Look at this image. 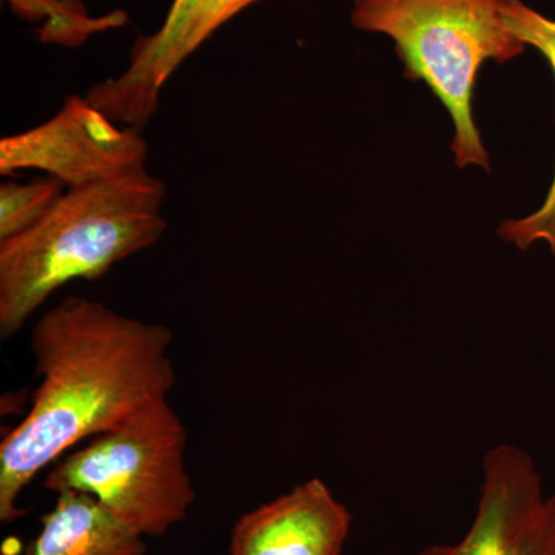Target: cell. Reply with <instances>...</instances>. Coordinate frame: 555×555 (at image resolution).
I'll return each mask as SVG.
<instances>
[{"label":"cell","instance_id":"obj_7","mask_svg":"<svg viewBox=\"0 0 555 555\" xmlns=\"http://www.w3.org/2000/svg\"><path fill=\"white\" fill-rule=\"evenodd\" d=\"M255 2L258 0H173L159 30L137 40L126 72L91 87L86 100L115 122L144 129L173 73L218 28Z\"/></svg>","mask_w":555,"mask_h":555},{"label":"cell","instance_id":"obj_2","mask_svg":"<svg viewBox=\"0 0 555 555\" xmlns=\"http://www.w3.org/2000/svg\"><path fill=\"white\" fill-rule=\"evenodd\" d=\"M166 185L147 170L69 189L38 224L0 243V335L11 338L65 284L98 280L167 230Z\"/></svg>","mask_w":555,"mask_h":555},{"label":"cell","instance_id":"obj_10","mask_svg":"<svg viewBox=\"0 0 555 555\" xmlns=\"http://www.w3.org/2000/svg\"><path fill=\"white\" fill-rule=\"evenodd\" d=\"M503 17L507 30L525 46L539 50L550 62L555 75V21L529 9L520 0H506ZM499 235L520 250H526L537 241H545L555 257V173L542 207L529 217L503 222Z\"/></svg>","mask_w":555,"mask_h":555},{"label":"cell","instance_id":"obj_3","mask_svg":"<svg viewBox=\"0 0 555 555\" xmlns=\"http://www.w3.org/2000/svg\"><path fill=\"white\" fill-rule=\"evenodd\" d=\"M506 0H356L352 24L396 42L408 78L423 80L452 122L459 167L491 170L473 118V91L486 61L506 64L525 43L507 30Z\"/></svg>","mask_w":555,"mask_h":555},{"label":"cell","instance_id":"obj_6","mask_svg":"<svg viewBox=\"0 0 555 555\" xmlns=\"http://www.w3.org/2000/svg\"><path fill=\"white\" fill-rule=\"evenodd\" d=\"M416 555H555V494L543 491L532 456L513 444L492 448L465 537Z\"/></svg>","mask_w":555,"mask_h":555},{"label":"cell","instance_id":"obj_5","mask_svg":"<svg viewBox=\"0 0 555 555\" xmlns=\"http://www.w3.org/2000/svg\"><path fill=\"white\" fill-rule=\"evenodd\" d=\"M147 142L86 98L69 96L53 118L0 141V173L46 171L69 189L144 170Z\"/></svg>","mask_w":555,"mask_h":555},{"label":"cell","instance_id":"obj_9","mask_svg":"<svg viewBox=\"0 0 555 555\" xmlns=\"http://www.w3.org/2000/svg\"><path fill=\"white\" fill-rule=\"evenodd\" d=\"M145 537L80 492H62L28 555H145Z\"/></svg>","mask_w":555,"mask_h":555},{"label":"cell","instance_id":"obj_1","mask_svg":"<svg viewBox=\"0 0 555 555\" xmlns=\"http://www.w3.org/2000/svg\"><path fill=\"white\" fill-rule=\"evenodd\" d=\"M164 324L100 301L62 299L31 331L39 386L20 425L0 443V520L22 516L21 495L47 467L177 385Z\"/></svg>","mask_w":555,"mask_h":555},{"label":"cell","instance_id":"obj_4","mask_svg":"<svg viewBox=\"0 0 555 555\" xmlns=\"http://www.w3.org/2000/svg\"><path fill=\"white\" fill-rule=\"evenodd\" d=\"M188 429L169 397L145 404L57 460L43 488L93 496L142 537H163L196 500L185 466Z\"/></svg>","mask_w":555,"mask_h":555},{"label":"cell","instance_id":"obj_11","mask_svg":"<svg viewBox=\"0 0 555 555\" xmlns=\"http://www.w3.org/2000/svg\"><path fill=\"white\" fill-rule=\"evenodd\" d=\"M62 188L64 184L54 178L25 184L3 182L0 185V243L38 224L64 195Z\"/></svg>","mask_w":555,"mask_h":555},{"label":"cell","instance_id":"obj_8","mask_svg":"<svg viewBox=\"0 0 555 555\" xmlns=\"http://www.w3.org/2000/svg\"><path fill=\"white\" fill-rule=\"evenodd\" d=\"M352 516L320 478L243 514L230 555H341Z\"/></svg>","mask_w":555,"mask_h":555}]
</instances>
